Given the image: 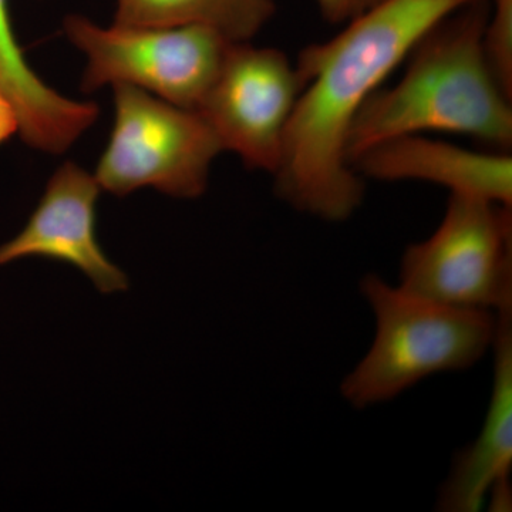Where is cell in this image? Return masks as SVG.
<instances>
[{
  "mask_svg": "<svg viewBox=\"0 0 512 512\" xmlns=\"http://www.w3.org/2000/svg\"><path fill=\"white\" fill-rule=\"evenodd\" d=\"M473 2L384 0L345 23L332 39L299 53L295 64L302 90L274 173L279 200L328 222L348 221L359 210L365 183L348 158L357 113L421 37Z\"/></svg>",
  "mask_w": 512,
  "mask_h": 512,
  "instance_id": "1",
  "label": "cell"
},
{
  "mask_svg": "<svg viewBox=\"0 0 512 512\" xmlns=\"http://www.w3.org/2000/svg\"><path fill=\"white\" fill-rule=\"evenodd\" d=\"M488 0L456 10L426 33L406 57L402 79L380 87L357 113L348 136L349 163L392 138L446 133L488 150L512 146V96L485 50Z\"/></svg>",
  "mask_w": 512,
  "mask_h": 512,
  "instance_id": "2",
  "label": "cell"
},
{
  "mask_svg": "<svg viewBox=\"0 0 512 512\" xmlns=\"http://www.w3.org/2000/svg\"><path fill=\"white\" fill-rule=\"evenodd\" d=\"M360 293L375 315L376 333L340 383L355 409L390 402L427 377L470 369L493 348L498 313L430 301L376 274L362 278Z\"/></svg>",
  "mask_w": 512,
  "mask_h": 512,
  "instance_id": "3",
  "label": "cell"
},
{
  "mask_svg": "<svg viewBox=\"0 0 512 512\" xmlns=\"http://www.w3.org/2000/svg\"><path fill=\"white\" fill-rule=\"evenodd\" d=\"M114 124L97 164L101 190L124 197L154 188L174 198L201 197L220 140L197 110L128 84H114Z\"/></svg>",
  "mask_w": 512,
  "mask_h": 512,
  "instance_id": "4",
  "label": "cell"
},
{
  "mask_svg": "<svg viewBox=\"0 0 512 512\" xmlns=\"http://www.w3.org/2000/svg\"><path fill=\"white\" fill-rule=\"evenodd\" d=\"M64 35L86 56L83 92L128 84L185 109L198 110L232 43L201 26L147 28L97 25L66 16Z\"/></svg>",
  "mask_w": 512,
  "mask_h": 512,
  "instance_id": "5",
  "label": "cell"
},
{
  "mask_svg": "<svg viewBox=\"0 0 512 512\" xmlns=\"http://www.w3.org/2000/svg\"><path fill=\"white\" fill-rule=\"evenodd\" d=\"M397 286L454 308H512V207L450 195L436 231L404 251Z\"/></svg>",
  "mask_w": 512,
  "mask_h": 512,
  "instance_id": "6",
  "label": "cell"
},
{
  "mask_svg": "<svg viewBox=\"0 0 512 512\" xmlns=\"http://www.w3.org/2000/svg\"><path fill=\"white\" fill-rule=\"evenodd\" d=\"M301 90L296 64L284 52L232 43L197 111L222 150L252 170L274 175Z\"/></svg>",
  "mask_w": 512,
  "mask_h": 512,
  "instance_id": "7",
  "label": "cell"
},
{
  "mask_svg": "<svg viewBox=\"0 0 512 512\" xmlns=\"http://www.w3.org/2000/svg\"><path fill=\"white\" fill-rule=\"evenodd\" d=\"M100 190L94 175L79 164L60 165L26 227L0 247V266L39 256L76 266L101 293L126 291L127 275L107 258L97 239Z\"/></svg>",
  "mask_w": 512,
  "mask_h": 512,
  "instance_id": "8",
  "label": "cell"
},
{
  "mask_svg": "<svg viewBox=\"0 0 512 512\" xmlns=\"http://www.w3.org/2000/svg\"><path fill=\"white\" fill-rule=\"evenodd\" d=\"M493 387L483 427L458 451L440 485L441 512L511 511L512 507V308L497 315Z\"/></svg>",
  "mask_w": 512,
  "mask_h": 512,
  "instance_id": "9",
  "label": "cell"
},
{
  "mask_svg": "<svg viewBox=\"0 0 512 512\" xmlns=\"http://www.w3.org/2000/svg\"><path fill=\"white\" fill-rule=\"evenodd\" d=\"M352 167L363 180L420 181L447 188L450 195L512 207V158L503 151H474L417 134L376 144Z\"/></svg>",
  "mask_w": 512,
  "mask_h": 512,
  "instance_id": "10",
  "label": "cell"
},
{
  "mask_svg": "<svg viewBox=\"0 0 512 512\" xmlns=\"http://www.w3.org/2000/svg\"><path fill=\"white\" fill-rule=\"evenodd\" d=\"M275 0H116L114 22L121 26H201L229 42L245 43L271 22Z\"/></svg>",
  "mask_w": 512,
  "mask_h": 512,
  "instance_id": "11",
  "label": "cell"
},
{
  "mask_svg": "<svg viewBox=\"0 0 512 512\" xmlns=\"http://www.w3.org/2000/svg\"><path fill=\"white\" fill-rule=\"evenodd\" d=\"M0 89L18 109L36 106L47 93V84L26 62L13 32L9 0H0Z\"/></svg>",
  "mask_w": 512,
  "mask_h": 512,
  "instance_id": "12",
  "label": "cell"
},
{
  "mask_svg": "<svg viewBox=\"0 0 512 512\" xmlns=\"http://www.w3.org/2000/svg\"><path fill=\"white\" fill-rule=\"evenodd\" d=\"M485 50L495 76L512 96V0H488Z\"/></svg>",
  "mask_w": 512,
  "mask_h": 512,
  "instance_id": "13",
  "label": "cell"
},
{
  "mask_svg": "<svg viewBox=\"0 0 512 512\" xmlns=\"http://www.w3.org/2000/svg\"><path fill=\"white\" fill-rule=\"evenodd\" d=\"M315 2L320 15L326 22L332 25H345L357 16L376 8L384 0H315Z\"/></svg>",
  "mask_w": 512,
  "mask_h": 512,
  "instance_id": "14",
  "label": "cell"
},
{
  "mask_svg": "<svg viewBox=\"0 0 512 512\" xmlns=\"http://www.w3.org/2000/svg\"><path fill=\"white\" fill-rule=\"evenodd\" d=\"M20 121L18 111L9 97L0 89V144L8 141L13 134L19 133Z\"/></svg>",
  "mask_w": 512,
  "mask_h": 512,
  "instance_id": "15",
  "label": "cell"
}]
</instances>
